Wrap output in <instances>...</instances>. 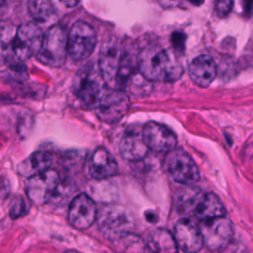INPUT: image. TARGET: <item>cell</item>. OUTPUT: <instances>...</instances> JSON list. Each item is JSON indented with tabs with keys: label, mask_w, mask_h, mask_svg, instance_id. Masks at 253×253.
<instances>
[{
	"label": "cell",
	"mask_w": 253,
	"mask_h": 253,
	"mask_svg": "<svg viewBox=\"0 0 253 253\" xmlns=\"http://www.w3.org/2000/svg\"><path fill=\"white\" fill-rule=\"evenodd\" d=\"M105 81L93 65L81 68L75 75L73 80V92L76 98L87 108H94L105 89L103 88Z\"/></svg>",
	"instance_id": "obj_4"
},
{
	"label": "cell",
	"mask_w": 253,
	"mask_h": 253,
	"mask_svg": "<svg viewBox=\"0 0 253 253\" xmlns=\"http://www.w3.org/2000/svg\"><path fill=\"white\" fill-rule=\"evenodd\" d=\"M157 1L163 8L176 7L180 2V0H157Z\"/></svg>",
	"instance_id": "obj_26"
},
{
	"label": "cell",
	"mask_w": 253,
	"mask_h": 253,
	"mask_svg": "<svg viewBox=\"0 0 253 253\" xmlns=\"http://www.w3.org/2000/svg\"><path fill=\"white\" fill-rule=\"evenodd\" d=\"M204 246L211 251L226 248L233 237V225L224 215L200 221L199 224Z\"/></svg>",
	"instance_id": "obj_7"
},
{
	"label": "cell",
	"mask_w": 253,
	"mask_h": 253,
	"mask_svg": "<svg viewBox=\"0 0 253 253\" xmlns=\"http://www.w3.org/2000/svg\"><path fill=\"white\" fill-rule=\"evenodd\" d=\"M242 6L246 14L253 15V0H242Z\"/></svg>",
	"instance_id": "obj_27"
},
{
	"label": "cell",
	"mask_w": 253,
	"mask_h": 253,
	"mask_svg": "<svg viewBox=\"0 0 253 253\" xmlns=\"http://www.w3.org/2000/svg\"><path fill=\"white\" fill-rule=\"evenodd\" d=\"M10 215L13 218H18L27 213L28 208L25 200L22 197H17L13 200L10 206Z\"/></svg>",
	"instance_id": "obj_23"
},
{
	"label": "cell",
	"mask_w": 253,
	"mask_h": 253,
	"mask_svg": "<svg viewBox=\"0 0 253 253\" xmlns=\"http://www.w3.org/2000/svg\"><path fill=\"white\" fill-rule=\"evenodd\" d=\"M189 74L195 84L200 87H208L216 77V64L210 55H199L191 61Z\"/></svg>",
	"instance_id": "obj_17"
},
{
	"label": "cell",
	"mask_w": 253,
	"mask_h": 253,
	"mask_svg": "<svg viewBox=\"0 0 253 253\" xmlns=\"http://www.w3.org/2000/svg\"><path fill=\"white\" fill-rule=\"evenodd\" d=\"M233 7V0H216L215 10L219 17L227 16Z\"/></svg>",
	"instance_id": "obj_24"
},
{
	"label": "cell",
	"mask_w": 253,
	"mask_h": 253,
	"mask_svg": "<svg viewBox=\"0 0 253 253\" xmlns=\"http://www.w3.org/2000/svg\"><path fill=\"white\" fill-rule=\"evenodd\" d=\"M88 171L93 179H108L117 174L118 163L109 150L104 147H98L89 159Z\"/></svg>",
	"instance_id": "obj_16"
},
{
	"label": "cell",
	"mask_w": 253,
	"mask_h": 253,
	"mask_svg": "<svg viewBox=\"0 0 253 253\" xmlns=\"http://www.w3.org/2000/svg\"><path fill=\"white\" fill-rule=\"evenodd\" d=\"M121 155L128 161H138L148 154V146L146 145L142 132L129 129L126 131L119 143Z\"/></svg>",
	"instance_id": "obj_18"
},
{
	"label": "cell",
	"mask_w": 253,
	"mask_h": 253,
	"mask_svg": "<svg viewBox=\"0 0 253 253\" xmlns=\"http://www.w3.org/2000/svg\"><path fill=\"white\" fill-rule=\"evenodd\" d=\"M28 11L37 22H47L55 9L50 0H28Z\"/></svg>",
	"instance_id": "obj_21"
},
{
	"label": "cell",
	"mask_w": 253,
	"mask_h": 253,
	"mask_svg": "<svg viewBox=\"0 0 253 253\" xmlns=\"http://www.w3.org/2000/svg\"><path fill=\"white\" fill-rule=\"evenodd\" d=\"M43 39L41 28L33 23L22 24L17 28L12 41L13 56L19 60H26L38 54Z\"/></svg>",
	"instance_id": "obj_11"
},
{
	"label": "cell",
	"mask_w": 253,
	"mask_h": 253,
	"mask_svg": "<svg viewBox=\"0 0 253 253\" xmlns=\"http://www.w3.org/2000/svg\"><path fill=\"white\" fill-rule=\"evenodd\" d=\"M165 167L171 178L181 184L191 185L200 180V170L193 158L183 149L167 152Z\"/></svg>",
	"instance_id": "obj_10"
},
{
	"label": "cell",
	"mask_w": 253,
	"mask_h": 253,
	"mask_svg": "<svg viewBox=\"0 0 253 253\" xmlns=\"http://www.w3.org/2000/svg\"><path fill=\"white\" fill-rule=\"evenodd\" d=\"M149 250L159 253H173L178 251L174 235L166 229L156 228L149 232L146 239Z\"/></svg>",
	"instance_id": "obj_20"
},
{
	"label": "cell",
	"mask_w": 253,
	"mask_h": 253,
	"mask_svg": "<svg viewBox=\"0 0 253 253\" xmlns=\"http://www.w3.org/2000/svg\"><path fill=\"white\" fill-rule=\"evenodd\" d=\"M97 43L96 32L91 25L83 21L75 22L68 32L67 51L74 61L88 58Z\"/></svg>",
	"instance_id": "obj_6"
},
{
	"label": "cell",
	"mask_w": 253,
	"mask_h": 253,
	"mask_svg": "<svg viewBox=\"0 0 253 253\" xmlns=\"http://www.w3.org/2000/svg\"><path fill=\"white\" fill-rule=\"evenodd\" d=\"M124 52L115 42H106L102 47L99 58V70L105 83L115 88Z\"/></svg>",
	"instance_id": "obj_15"
},
{
	"label": "cell",
	"mask_w": 253,
	"mask_h": 253,
	"mask_svg": "<svg viewBox=\"0 0 253 253\" xmlns=\"http://www.w3.org/2000/svg\"><path fill=\"white\" fill-rule=\"evenodd\" d=\"M177 208L181 213L193 216L200 221L225 213V209L216 195L204 193L196 187H187L181 191Z\"/></svg>",
	"instance_id": "obj_2"
},
{
	"label": "cell",
	"mask_w": 253,
	"mask_h": 253,
	"mask_svg": "<svg viewBox=\"0 0 253 253\" xmlns=\"http://www.w3.org/2000/svg\"><path fill=\"white\" fill-rule=\"evenodd\" d=\"M52 160V154L48 151L34 152L18 165V172L20 175L30 178L49 169Z\"/></svg>",
	"instance_id": "obj_19"
},
{
	"label": "cell",
	"mask_w": 253,
	"mask_h": 253,
	"mask_svg": "<svg viewBox=\"0 0 253 253\" xmlns=\"http://www.w3.org/2000/svg\"><path fill=\"white\" fill-rule=\"evenodd\" d=\"M171 42L173 44V47L178 50L179 52H182L185 48V42H186V37L182 33H174L171 38Z\"/></svg>",
	"instance_id": "obj_25"
},
{
	"label": "cell",
	"mask_w": 253,
	"mask_h": 253,
	"mask_svg": "<svg viewBox=\"0 0 253 253\" xmlns=\"http://www.w3.org/2000/svg\"><path fill=\"white\" fill-rule=\"evenodd\" d=\"M141 132L148 148L156 152H168L177 144L176 134L167 126L156 122H148Z\"/></svg>",
	"instance_id": "obj_13"
},
{
	"label": "cell",
	"mask_w": 253,
	"mask_h": 253,
	"mask_svg": "<svg viewBox=\"0 0 253 253\" xmlns=\"http://www.w3.org/2000/svg\"><path fill=\"white\" fill-rule=\"evenodd\" d=\"M193 5H196V6H199V5H202L204 3L205 0H189Z\"/></svg>",
	"instance_id": "obj_30"
},
{
	"label": "cell",
	"mask_w": 253,
	"mask_h": 253,
	"mask_svg": "<svg viewBox=\"0 0 253 253\" xmlns=\"http://www.w3.org/2000/svg\"><path fill=\"white\" fill-rule=\"evenodd\" d=\"M97 222L101 232L109 239L116 240L129 233L132 220L129 212L119 205H106L98 210Z\"/></svg>",
	"instance_id": "obj_5"
},
{
	"label": "cell",
	"mask_w": 253,
	"mask_h": 253,
	"mask_svg": "<svg viewBox=\"0 0 253 253\" xmlns=\"http://www.w3.org/2000/svg\"><path fill=\"white\" fill-rule=\"evenodd\" d=\"M81 0H60V2L65 6V7H68V8H72V7H75L76 5L79 4Z\"/></svg>",
	"instance_id": "obj_28"
},
{
	"label": "cell",
	"mask_w": 253,
	"mask_h": 253,
	"mask_svg": "<svg viewBox=\"0 0 253 253\" xmlns=\"http://www.w3.org/2000/svg\"><path fill=\"white\" fill-rule=\"evenodd\" d=\"M129 98L126 92L113 88L105 90L94 110L99 120L107 124L119 122L128 111Z\"/></svg>",
	"instance_id": "obj_8"
},
{
	"label": "cell",
	"mask_w": 253,
	"mask_h": 253,
	"mask_svg": "<svg viewBox=\"0 0 253 253\" xmlns=\"http://www.w3.org/2000/svg\"><path fill=\"white\" fill-rule=\"evenodd\" d=\"M98 209L95 202L86 194L77 195L70 203L67 219L69 223L80 230L89 228L97 219Z\"/></svg>",
	"instance_id": "obj_12"
},
{
	"label": "cell",
	"mask_w": 253,
	"mask_h": 253,
	"mask_svg": "<svg viewBox=\"0 0 253 253\" xmlns=\"http://www.w3.org/2000/svg\"><path fill=\"white\" fill-rule=\"evenodd\" d=\"M16 30L12 26H3L0 28V63L7 61L11 55L13 56L12 41Z\"/></svg>",
	"instance_id": "obj_22"
},
{
	"label": "cell",
	"mask_w": 253,
	"mask_h": 253,
	"mask_svg": "<svg viewBox=\"0 0 253 253\" xmlns=\"http://www.w3.org/2000/svg\"><path fill=\"white\" fill-rule=\"evenodd\" d=\"M68 33L61 25H53L43 34L42 46L37 54L38 59L44 65L59 67L63 65L68 54Z\"/></svg>",
	"instance_id": "obj_3"
},
{
	"label": "cell",
	"mask_w": 253,
	"mask_h": 253,
	"mask_svg": "<svg viewBox=\"0 0 253 253\" xmlns=\"http://www.w3.org/2000/svg\"><path fill=\"white\" fill-rule=\"evenodd\" d=\"M174 238L178 250L187 253L198 252L204 246L202 233L199 225L189 217H184L177 221L174 227Z\"/></svg>",
	"instance_id": "obj_14"
},
{
	"label": "cell",
	"mask_w": 253,
	"mask_h": 253,
	"mask_svg": "<svg viewBox=\"0 0 253 253\" xmlns=\"http://www.w3.org/2000/svg\"><path fill=\"white\" fill-rule=\"evenodd\" d=\"M136 64L140 73L149 81L172 82L183 73L179 62L158 45L143 47L137 55Z\"/></svg>",
	"instance_id": "obj_1"
},
{
	"label": "cell",
	"mask_w": 253,
	"mask_h": 253,
	"mask_svg": "<svg viewBox=\"0 0 253 253\" xmlns=\"http://www.w3.org/2000/svg\"><path fill=\"white\" fill-rule=\"evenodd\" d=\"M61 183L57 171L47 169L29 178L26 184L28 199L37 206H42L52 201Z\"/></svg>",
	"instance_id": "obj_9"
},
{
	"label": "cell",
	"mask_w": 253,
	"mask_h": 253,
	"mask_svg": "<svg viewBox=\"0 0 253 253\" xmlns=\"http://www.w3.org/2000/svg\"><path fill=\"white\" fill-rule=\"evenodd\" d=\"M7 9V2L6 0H0V16L5 13Z\"/></svg>",
	"instance_id": "obj_29"
}]
</instances>
